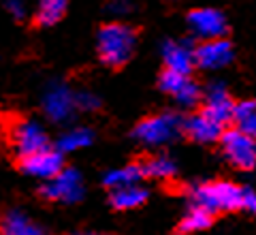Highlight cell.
Here are the masks:
<instances>
[{
  "mask_svg": "<svg viewBox=\"0 0 256 235\" xmlns=\"http://www.w3.org/2000/svg\"><path fill=\"white\" fill-rule=\"evenodd\" d=\"M137 47V35L130 26L120 22L105 24L96 35V50L98 58L107 67H122L132 58Z\"/></svg>",
  "mask_w": 256,
  "mask_h": 235,
  "instance_id": "6da1fadb",
  "label": "cell"
},
{
  "mask_svg": "<svg viewBox=\"0 0 256 235\" xmlns=\"http://www.w3.org/2000/svg\"><path fill=\"white\" fill-rule=\"evenodd\" d=\"M190 199H192V207L205 209L207 214L214 216L218 212L242 209L244 188L233 182H210L192 188Z\"/></svg>",
  "mask_w": 256,
  "mask_h": 235,
  "instance_id": "7a4b0ae2",
  "label": "cell"
},
{
  "mask_svg": "<svg viewBox=\"0 0 256 235\" xmlns=\"http://www.w3.org/2000/svg\"><path fill=\"white\" fill-rule=\"evenodd\" d=\"M182 131V120L175 113H154L134 126V139L139 143L148 145V148H162V145L171 143Z\"/></svg>",
  "mask_w": 256,
  "mask_h": 235,
  "instance_id": "3957f363",
  "label": "cell"
},
{
  "mask_svg": "<svg viewBox=\"0 0 256 235\" xmlns=\"http://www.w3.org/2000/svg\"><path fill=\"white\" fill-rule=\"evenodd\" d=\"M220 145L226 160L237 169H254L256 167V139L246 135L239 128H230V131H222Z\"/></svg>",
  "mask_w": 256,
  "mask_h": 235,
  "instance_id": "277c9868",
  "label": "cell"
},
{
  "mask_svg": "<svg viewBox=\"0 0 256 235\" xmlns=\"http://www.w3.org/2000/svg\"><path fill=\"white\" fill-rule=\"evenodd\" d=\"M41 194L52 201H60V203H77L84 197V177L77 169L64 167L58 175L45 182Z\"/></svg>",
  "mask_w": 256,
  "mask_h": 235,
  "instance_id": "5b68a950",
  "label": "cell"
},
{
  "mask_svg": "<svg viewBox=\"0 0 256 235\" xmlns=\"http://www.w3.org/2000/svg\"><path fill=\"white\" fill-rule=\"evenodd\" d=\"M43 111L54 122H68L77 111L75 92L66 84H52L43 94Z\"/></svg>",
  "mask_w": 256,
  "mask_h": 235,
  "instance_id": "8992f818",
  "label": "cell"
},
{
  "mask_svg": "<svg viewBox=\"0 0 256 235\" xmlns=\"http://www.w3.org/2000/svg\"><path fill=\"white\" fill-rule=\"evenodd\" d=\"M11 139H13L15 152L20 154V158L50 148V137H47L45 128L38 122H34V120H22V122L15 124Z\"/></svg>",
  "mask_w": 256,
  "mask_h": 235,
  "instance_id": "52a82bcc",
  "label": "cell"
},
{
  "mask_svg": "<svg viewBox=\"0 0 256 235\" xmlns=\"http://www.w3.org/2000/svg\"><path fill=\"white\" fill-rule=\"evenodd\" d=\"M188 26L192 35L203 39V41H212V39H222L226 35V18L218 9H194L188 13Z\"/></svg>",
  "mask_w": 256,
  "mask_h": 235,
  "instance_id": "ba28073f",
  "label": "cell"
},
{
  "mask_svg": "<svg viewBox=\"0 0 256 235\" xmlns=\"http://www.w3.org/2000/svg\"><path fill=\"white\" fill-rule=\"evenodd\" d=\"M160 90L173 96L175 103H180L182 107H194L201 101V88L190 79V75H180V73L164 71L160 75Z\"/></svg>",
  "mask_w": 256,
  "mask_h": 235,
  "instance_id": "9c48e42d",
  "label": "cell"
},
{
  "mask_svg": "<svg viewBox=\"0 0 256 235\" xmlns=\"http://www.w3.org/2000/svg\"><path fill=\"white\" fill-rule=\"evenodd\" d=\"M22 169H24L26 175L47 182L64 169L62 152L47 148V150H41L36 154H30V156H24L22 158Z\"/></svg>",
  "mask_w": 256,
  "mask_h": 235,
  "instance_id": "30bf717a",
  "label": "cell"
},
{
  "mask_svg": "<svg viewBox=\"0 0 256 235\" xmlns=\"http://www.w3.org/2000/svg\"><path fill=\"white\" fill-rule=\"evenodd\" d=\"M233 60V45L226 39H212L194 47V64L205 71L224 69Z\"/></svg>",
  "mask_w": 256,
  "mask_h": 235,
  "instance_id": "8fae6325",
  "label": "cell"
},
{
  "mask_svg": "<svg viewBox=\"0 0 256 235\" xmlns=\"http://www.w3.org/2000/svg\"><path fill=\"white\" fill-rule=\"evenodd\" d=\"M233 111H235V101L230 99L226 86L220 82H214L207 86L205 90V107L203 113L216 120L218 124H228L233 122Z\"/></svg>",
  "mask_w": 256,
  "mask_h": 235,
  "instance_id": "7c38bea8",
  "label": "cell"
},
{
  "mask_svg": "<svg viewBox=\"0 0 256 235\" xmlns=\"http://www.w3.org/2000/svg\"><path fill=\"white\" fill-rule=\"evenodd\" d=\"M160 54H162L164 71L190 75L194 69V47L188 41H164Z\"/></svg>",
  "mask_w": 256,
  "mask_h": 235,
  "instance_id": "4fadbf2b",
  "label": "cell"
},
{
  "mask_svg": "<svg viewBox=\"0 0 256 235\" xmlns=\"http://www.w3.org/2000/svg\"><path fill=\"white\" fill-rule=\"evenodd\" d=\"M182 126H184V131H186V135L190 137L192 141H196V143H214V141H220V135L224 131L222 124H218L210 116H205L203 111L201 113H194V116H190Z\"/></svg>",
  "mask_w": 256,
  "mask_h": 235,
  "instance_id": "5bb4252c",
  "label": "cell"
},
{
  "mask_svg": "<svg viewBox=\"0 0 256 235\" xmlns=\"http://www.w3.org/2000/svg\"><path fill=\"white\" fill-rule=\"evenodd\" d=\"M0 231H2V235H47L41 224L34 222L24 212H18V209H13L2 218Z\"/></svg>",
  "mask_w": 256,
  "mask_h": 235,
  "instance_id": "9a60e30c",
  "label": "cell"
},
{
  "mask_svg": "<svg viewBox=\"0 0 256 235\" xmlns=\"http://www.w3.org/2000/svg\"><path fill=\"white\" fill-rule=\"evenodd\" d=\"M143 177V165L130 163L124 167H116L107 171V175L102 177V182L109 190H118V188H126V186H137Z\"/></svg>",
  "mask_w": 256,
  "mask_h": 235,
  "instance_id": "2e32d148",
  "label": "cell"
},
{
  "mask_svg": "<svg viewBox=\"0 0 256 235\" xmlns=\"http://www.w3.org/2000/svg\"><path fill=\"white\" fill-rule=\"evenodd\" d=\"M148 190L143 188L141 184L137 186H126V188H118V190H111V205H114L116 209H134L146 203L148 199Z\"/></svg>",
  "mask_w": 256,
  "mask_h": 235,
  "instance_id": "e0dca14e",
  "label": "cell"
},
{
  "mask_svg": "<svg viewBox=\"0 0 256 235\" xmlns=\"http://www.w3.org/2000/svg\"><path fill=\"white\" fill-rule=\"evenodd\" d=\"M94 141V133L86 126H73L66 133L60 135L58 139V152H77L88 148Z\"/></svg>",
  "mask_w": 256,
  "mask_h": 235,
  "instance_id": "ac0fdd59",
  "label": "cell"
},
{
  "mask_svg": "<svg viewBox=\"0 0 256 235\" xmlns=\"http://www.w3.org/2000/svg\"><path fill=\"white\" fill-rule=\"evenodd\" d=\"M68 0H38L36 5V24L38 26H54L66 13Z\"/></svg>",
  "mask_w": 256,
  "mask_h": 235,
  "instance_id": "d6986e66",
  "label": "cell"
},
{
  "mask_svg": "<svg viewBox=\"0 0 256 235\" xmlns=\"http://www.w3.org/2000/svg\"><path fill=\"white\" fill-rule=\"evenodd\" d=\"M233 122H237V128L244 131L256 139V101H242L235 103Z\"/></svg>",
  "mask_w": 256,
  "mask_h": 235,
  "instance_id": "ffe728a7",
  "label": "cell"
},
{
  "mask_svg": "<svg viewBox=\"0 0 256 235\" xmlns=\"http://www.w3.org/2000/svg\"><path fill=\"white\" fill-rule=\"evenodd\" d=\"M175 171H178V167L169 156H154L143 165V175L152 177V180H171Z\"/></svg>",
  "mask_w": 256,
  "mask_h": 235,
  "instance_id": "44dd1931",
  "label": "cell"
},
{
  "mask_svg": "<svg viewBox=\"0 0 256 235\" xmlns=\"http://www.w3.org/2000/svg\"><path fill=\"white\" fill-rule=\"evenodd\" d=\"M212 224V214H207L205 209L192 207L190 212L184 216V220L180 222V231L182 233H196V231H205Z\"/></svg>",
  "mask_w": 256,
  "mask_h": 235,
  "instance_id": "7402d4cb",
  "label": "cell"
},
{
  "mask_svg": "<svg viewBox=\"0 0 256 235\" xmlns=\"http://www.w3.org/2000/svg\"><path fill=\"white\" fill-rule=\"evenodd\" d=\"M75 103H77V111H94L98 109V96L94 92H88V90H79L75 92Z\"/></svg>",
  "mask_w": 256,
  "mask_h": 235,
  "instance_id": "603a6c76",
  "label": "cell"
},
{
  "mask_svg": "<svg viewBox=\"0 0 256 235\" xmlns=\"http://www.w3.org/2000/svg\"><path fill=\"white\" fill-rule=\"evenodd\" d=\"M242 209H248V212L256 214V192H254V190L244 188V203H242Z\"/></svg>",
  "mask_w": 256,
  "mask_h": 235,
  "instance_id": "cb8c5ba5",
  "label": "cell"
},
{
  "mask_svg": "<svg viewBox=\"0 0 256 235\" xmlns=\"http://www.w3.org/2000/svg\"><path fill=\"white\" fill-rule=\"evenodd\" d=\"M6 11H9L15 20H22L24 15H26V9H24V5L20 0H9V3H6Z\"/></svg>",
  "mask_w": 256,
  "mask_h": 235,
  "instance_id": "d4e9b609",
  "label": "cell"
},
{
  "mask_svg": "<svg viewBox=\"0 0 256 235\" xmlns=\"http://www.w3.org/2000/svg\"><path fill=\"white\" fill-rule=\"evenodd\" d=\"M109 11L124 15V13L130 11V3H128V0H114V3H109Z\"/></svg>",
  "mask_w": 256,
  "mask_h": 235,
  "instance_id": "484cf974",
  "label": "cell"
},
{
  "mask_svg": "<svg viewBox=\"0 0 256 235\" xmlns=\"http://www.w3.org/2000/svg\"><path fill=\"white\" fill-rule=\"evenodd\" d=\"M75 235H107V233H92V231H88V233H75Z\"/></svg>",
  "mask_w": 256,
  "mask_h": 235,
  "instance_id": "4316f807",
  "label": "cell"
}]
</instances>
